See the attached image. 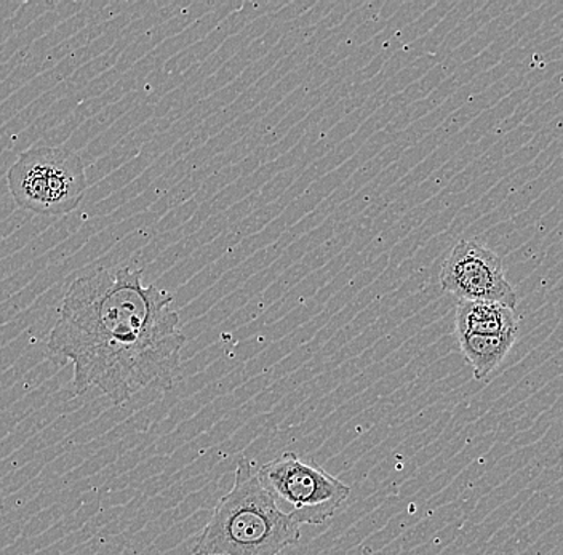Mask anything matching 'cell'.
Wrapping results in <instances>:
<instances>
[{"label":"cell","mask_w":563,"mask_h":555,"mask_svg":"<svg viewBox=\"0 0 563 555\" xmlns=\"http://www.w3.org/2000/svg\"><path fill=\"white\" fill-rule=\"evenodd\" d=\"M9 189L16 206L37 215H68L88 188L86 165L68 147H33L10 167Z\"/></svg>","instance_id":"cell-3"},{"label":"cell","mask_w":563,"mask_h":555,"mask_svg":"<svg viewBox=\"0 0 563 555\" xmlns=\"http://www.w3.org/2000/svg\"><path fill=\"white\" fill-rule=\"evenodd\" d=\"M299 537L301 525L277 508L253 463L241 458L234 485L218 501L192 555H279Z\"/></svg>","instance_id":"cell-2"},{"label":"cell","mask_w":563,"mask_h":555,"mask_svg":"<svg viewBox=\"0 0 563 555\" xmlns=\"http://www.w3.org/2000/svg\"><path fill=\"white\" fill-rule=\"evenodd\" d=\"M456 335L517 336L519 318L516 309L501 304L460 301L456 306Z\"/></svg>","instance_id":"cell-6"},{"label":"cell","mask_w":563,"mask_h":555,"mask_svg":"<svg viewBox=\"0 0 563 555\" xmlns=\"http://www.w3.org/2000/svg\"><path fill=\"white\" fill-rule=\"evenodd\" d=\"M256 473L277 508L298 525L329 522L351 495L350 485L294 452L282 453Z\"/></svg>","instance_id":"cell-4"},{"label":"cell","mask_w":563,"mask_h":555,"mask_svg":"<svg viewBox=\"0 0 563 555\" xmlns=\"http://www.w3.org/2000/svg\"><path fill=\"white\" fill-rule=\"evenodd\" d=\"M456 338L477 381L487 379L501 365L517 341V336L456 335Z\"/></svg>","instance_id":"cell-7"},{"label":"cell","mask_w":563,"mask_h":555,"mask_svg":"<svg viewBox=\"0 0 563 555\" xmlns=\"http://www.w3.org/2000/svg\"><path fill=\"white\" fill-rule=\"evenodd\" d=\"M185 344L174 297L125 266L74 280L48 336L53 356L74 365V396L97 389L114 406L174 388Z\"/></svg>","instance_id":"cell-1"},{"label":"cell","mask_w":563,"mask_h":555,"mask_svg":"<svg viewBox=\"0 0 563 555\" xmlns=\"http://www.w3.org/2000/svg\"><path fill=\"white\" fill-rule=\"evenodd\" d=\"M440 286L461 301L517 308L501 256L477 241L457 242L440 270Z\"/></svg>","instance_id":"cell-5"}]
</instances>
